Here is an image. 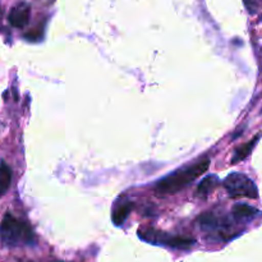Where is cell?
I'll use <instances>...</instances> for the list:
<instances>
[{
  "label": "cell",
  "mask_w": 262,
  "mask_h": 262,
  "mask_svg": "<svg viewBox=\"0 0 262 262\" xmlns=\"http://www.w3.org/2000/svg\"><path fill=\"white\" fill-rule=\"evenodd\" d=\"M209 166V159H202V160L197 161V163L178 169V170H176L174 173L164 177L163 179H160V181L156 183V193L163 194V196L178 193L179 191H182L183 188L188 187L192 182H194L197 178H200L205 171H207Z\"/></svg>",
  "instance_id": "6da1fadb"
},
{
  "label": "cell",
  "mask_w": 262,
  "mask_h": 262,
  "mask_svg": "<svg viewBox=\"0 0 262 262\" xmlns=\"http://www.w3.org/2000/svg\"><path fill=\"white\" fill-rule=\"evenodd\" d=\"M0 239L8 247L32 246L36 242L32 228L9 212L4 215L0 224Z\"/></svg>",
  "instance_id": "7a4b0ae2"
},
{
  "label": "cell",
  "mask_w": 262,
  "mask_h": 262,
  "mask_svg": "<svg viewBox=\"0 0 262 262\" xmlns=\"http://www.w3.org/2000/svg\"><path fill=\"white\" fill-rule=\"evenodd\" d=\"M224 187L232 199H257V187L242 173H232L224 179Z\"/></svg>",
  "instance_id": "3957f363"
},
{
  "label": "cell",
  "mask_w": 262,
  "mask_h": 262,
  "mask_svg": "<svg viewBox=\"0 0 262 262\" xmlns=\"http://www.w3.org/2000/svg\"><path fill=\"white\" fill-rule=\"evenodd\" d=\"M138 235L141 239L146 241L148 243H154V245H164L171 248H189L192 246L196 245V239L188 237H173L166 233L159 232L155 229H141L138 232Z\"/></svg>",
  "instance_id": "277c9868"
},
{
  "label": "cell",
  "mask_w": 262,
  "mask_h": 262,
  "mask_svg": "<svg viewBox=\"0 0 262 262\" xmlns=\"http://www.w3.org/2000/svg\"><path fill=\"white\" fill-rule=\"evenodd\" d=\"M31 15V7L27 3H19L12 8L9 13V23L15 28H23L27 26Z\"/></svg>",
  "instance_id": "5b68a950"
},
{
  "label": "cell",
  "mask_w": 262,
  "mask_h": 262,
  "mask_svg": "<svg viewBox=\"0 0 262 262\" xmlns=\"http://www.w3.org/2000/svg\"><path fill=\"white\" fill-rule=\"evenodd\" d=\"M132 209H133V204L130 201H128V200L122 199V201H118L117 204H115L114 209H113V214H112L113 223H114L117 227H120V225L127 220L128 215H129V212L132 211Z\"/></svg>",
  "instance_id": "8992f818"
},
{
  "label": "cell",
  "mask_w": 262,
  "mask_h": 262,
  "mask_svg": "<svg viewBox=\"0 0 262 262\" xmlns=\"http://www.w3.org/2000/svg\"><path fill=\"white\" fill-rule=\"evenodd\" d=\"M233 215L237 220H250L258 214V210L246 204H237L233 206Z\"/></svg>",
  "instance_id": "52a82bcc"
},
{
  "label": "cell",
  "mask_w": 262,
  "mask_h": 262,
  "mask_svg": "<svg viewBox=\"0 0 262 262\" xmlns=\"http://www.w3.org/2000/svg\"><path fill=\"white\" fill-rule=\"evenodd\" d=\"M219 183V179L216 176H207L205 177L201 181V183L197 187V196H200L201 199H206L210 193H211L212 189L217 186Z\"/></svg>",
  "instance_id": "ba28073f"
},
{
  "label": "cell",
  "mask_w": 262,
  "mask_h": 262,
  "mask_svg": "<svg viewBox=\"0 0 262 262\" xmlns=\"http://www.w3.org/2000/svg\"><path fill=\"white\" fill-rule=\"evenodd\" d=\"M258 138H260V136H256V137L252 138V140H251L248 143H245V145H242V146H239L238 148H235L234 155H233V158H232V164H237V163H239V161L245 160V159L247 158L251 152H252L253 147H255L256 143H257Z\"/></svg>",
  "instance_id": "9c48e42d"
},
{
  "label": "cell",
  "mask_w": 262,
  "mask_h": 262,
  "mask_svg": "<svg viewBox=\"0 0 262 262\" xmlns=\"http://www.w3.org/2000/svg\"><path fill=\"white\" fill-rule=\"evenodd\" d=\"M12 182V169L5 163L0 164V197L7 193Z\"/></svg>",
  "instance_id": "30bf717a"
},
{
  "label": "cell",
  "mask_w": 262,
  "mask_h": 262,
  "mask_svg": "<svg viewBox=\"0 0 262 262\" xmlns=\"http://www.w3.org/2000/svg\"><path fill=\"white\" fill-rule=\"evenodd\" d=\"M0 23H2V8H0Z\"/></svg>",
  "instance_id": "8fae6325"
},
{
  "label": "cell",
  "mask_w": 262,
  "mask_h": 262,
  "mask_svg": "<svg viewBox=\"0 0 262 262\" xmlns=\"http://www.w3.org/2000/svg\"><path fill=\"white\" fill-rule=\"evenodd\" d=\"M246 2H248V0H246Z\"/></svg>",
  "instance_id": "7c38bea8"
}]
</instances>
